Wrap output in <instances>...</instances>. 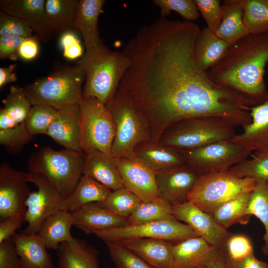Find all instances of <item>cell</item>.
Returning <instances> with one entry per match:
<instances>
[{
    "label": "cell",
    "mask_w": 268,
    "mask_h": 268,
    "mask_svg": "<svg viewBox=\"0 0 268 268\" xmlns=\"http://www.w3.org/2000/svg\"><path fill=\"white\" fill-rule=\"evenodd\" d=\"M200 30L193 22L160 17L141 26L122 51L130 66L118 90L143 114L154 139L181 121L225 117L235 101V92L213 81L196 62Z\"/></svg>",
    "instance_id": "6da1fadb"
},
{
    "label": "cell",
    "mask_w": 268,
    "mask_h": 268,
    "mask_svg": "<svg viewBox=\"0 0 268 268\" xmlns=\"http://www.w3.org/2000/svg\"><path fill=\"white\" fill-rule=\"evenodd\" d=\"M268 62V31L249 34L228 47L206 73L216 83L259 105L268 98L264 81Z\"/></svg>",
    "instance_id": "7a4b0ae2"
},
{
    "label": "cell",
    "mask_w": 268,
    "mask_h": 268,
    "mask_svg": "<svg viewBox=\"0 0 268 268\" xmlns=\"http://www.w3.org/2000/svg\"><path fill=\"white\" fill-rule=\"evenodd\" d=\"M76 65L85 76L82 97H94L106 104L116 92L130 61L123 52L112 51L102 43L86 51Z\"/></svg>",
    "instance_id": "3957f363"
},
{
    "label": "cell",
    "mask_w": 268,
    "mask_h": 268,
    "mask_svg": "<svg viewBox=\"0 0 268 268\" xmlns=\"http://www.w3.org/2000/svg\"><path fill=\"white\" fill-rule=\"evenodd\" d=\"M84 80V73L78 65H62L48 75L26 85L23 89L32 105H46L59 109L79 104Z\"/></svg>",
    "instance_id": "277c9868"
},
{
    "label": "cell",
    "mask_w": 268,
    "mask_h": 268,
    "mask_svg": "<svg viewBox=\"0 0 268 268\" xmlns=\"http://www.w3.org/2000/svg\"><path fill=\"white\" fill-rule=\"evenodd\" d=\"M236 127L229 121L216 117L184 120L169 127L158 143L178 152L198 148L232 140L237 134Z\"/></svg>",
    "instance_id": "5b68a950"
},
{
    "label": "cell",
    "mask_w": 268,
    "mask_h": 268,
    "mask_svg": "<svg viewBox=\"0 0 268 268\" xmlns=\"http://www.w3.org/2000/svg\"><path fill=\"white\" fill-rule=\"evenodd\" d=\"M86 154L82 151L65 148L55 150L43 146L32 153L28 160L30 172L45 176L64 198L72 192L81 176Z\"/></svg>",
    "instance_id": "8992f818"
},
{
    "label": "cell",
    "mask_w": 268,
    "mask_h": 268,
    "mask_svg": "<svg viewBox=\"0 0 268 268\" xmlns=\"http://www.w3.org/2000/svg\"><path fill=\"white\" fill-rule=\"evenodd\" d=\"M105 106L116 126L111 148L114 159L134 155L138 144L152 141L146 119L127 95L117 89Z\"/></svg>",
    "instance_id": "52a82bcc"
},
{
    "label": "cell",
    "mask_w": 268,
    "mask_h": 268,
    "mask_svg": "<svg viewBox=\"0 0 268 268\" xmlns=\"http://www.w3.org/2000/svg\"><path fill=\"white\" fill-rule=\"evenodd\" d=\"M257 181L239 178L229 170L201 175L189 193L188 201L210 214L239 195L252 192Z\"/></svg>",
    "instance_id": "ba28073f"
},
{
    "label": "cell",
    "mask_w": 268,
    "mask_h": 268,
    "mask_svg": "<svg viewBox=\"0 0 268 268\" xmlns=\"http://www.w3.org/2000/svg\"><path fill=\"white\" fill-rule=\"evenodd\" d=\"M79 105L81 150L85 154L99 151L112 156L116 126L105 104L94 97H82Z\"/></svg>",
    "instance_id": "9c48e42d"
},
{
    "label": "cell",
    "mask_w": 268,
    "mask_h": 268,
    "mask_svg": "<svg viewBox=\"0 0 268 268\" xmlns=\"http://www.w3.org/2000/svg\"><path fill=\"white\" fill-rule=\"evenodd\" d=\"M0 110V143L11 154L18 153L31 139L26 120L32 106L23 87L11 86Z\"/></svg>",
    "instance_id": "30bf717a"
},
{
    "label": "cell",
    "mask_w": 268,
    "mask_h": 268,
    "mask_svg": "<svg viewBox=\"0 0 268 268\" xmlns=\"http://www.w3.org/2000/svg\"><path fill=\"white\" fill-rule=\"evenodd\" d=\"M186 164L200 176L228 170L250 156L252 152L241 144L231 140L179 152Z\"/></svg>",
    "instance_id": "8fae6325"
},
{
    "label": "cell",
    "mask_w": 268,
    "mask_h": 268,
    "mask_svg": "<svg viewBox=\"0 0 268 268\" xmlns=\"http://www.w3.org/2000/svg\"><path fill=\"white\" fill-rule=\"evenodd\" d=\"M94 234L104 242L153 238L176 243L200 236L191 227L179 222L176 218L113 228L96 232Z\"/></svg>",
    "instance_id": "7c38bea8"
},
{
    "label": "cell",
    "mask_w": 268,
    "mask_h": 268,
    "mask_svg": "<svg viewBox=\"0 0 268 268\" xmlns=\"http://www.w3.org/2000/svg\"><path fill=\"white\" fill-rule=\"evenodd\" d=\"M25 177L28 182L34 184L38 189L29 193L25 202V220L28 226L21 233L30 235L38 233L47 218L64 210L65 199L42 174L29 171Z\"/></svg>",
    "instance_id": "4fadbf2b"
},
{
    "label": "cell",
    "mask_w": 268,
    "mask_h": 268,
    "mask_svg": "<svg viewBox=\"0 0 268 268\" xmlns=\"http://www.w3.org/2000/svg\"><path fill=\"white\" fill-rule=\"evenodd\" d=\"M123 187L142 202L163 201L159 197L155 172L135 155L115 159Z\"/></svg>",
    "instance_id": "5bb4252c"
},
{
    "label": "cell",
    "mask_w": 268,
    "mask_h": 268,
    "mask_svg": "<svg viewBox=\"0 0 268 268\" xmlns=\"http://www.w3.org/2000/svg\"><path fill=\"white\" fill-rule=\"evenodd\" d=\"M25 172L5 162L0 165V219L18 216L25 218V202L30 193Z\"/></svg>",
    "instance_id": "9a60e30c"
},
{
    "label": "cell",
    "mask_w": 268,
    "mask_h": 268,
    "mask_svg": "<svg viewBox=\"0 0 268 268\" xmlns=\"http://www.w3.org/2000/svg\"><path fill=\"white\" fill-rule=\"evenodd\" d=\"M200 175L187 164L155 172L159 198L172 206L188 201Z\"/></svg>",
    "instance_id": "2e32d148"
},
{
    "label": "cell",
    "mask_w": 268,
    "mask_h": 268,
    "mask_svg": "<svg viewBox=\"0 0 268 268\" xmlns=\"http://www.w3.org/2000/svg\"><path fill=\"white\" fill-rule=\"evenodd\" d=\"M173 215L191 227L209 244L221 250L231 234L219 224L212 216L187 201L172 206Z\"/></svg>",
    "instance_id": "e0dca14e"
},
{
    "label": "cell",
    "mask_w": 268,
    "mask_h": 268,
    "mask_svg": "<svg viewBox=\"0 0 268 268\" xmlns=\"http://www.w3.org/2000/svg\"><path fill=\"white\" fill-rule=\"evenodd\" d=\"M46 0H1L0 11L17 17L32 29L37 38L48 41L54 35L47 21Z\"/></svg>",
    "instance_id": "ac0fdd59"
},
{
    "label": "cell",
    "mask_w": 268,
    "mask_h": 268,
    "mask_svg": "<svg viewBox=\"0 0 268 268\" xmlns=\"http://www.w3.org/2000/svg\"><path fill=\"white\" fill-rule=\"evenodd\" d=\"M252 121L243 126V131L232 140L242 144L252 153L268 155V98L251 107Z\"/></svg>",
    "instance_id": "d6986e66"
},
{
    "label": "cell",
    "mask_w": 268,
    "mask_h": 268,
    "mask_svg": "<svg viewBox=\"0 0 268 268\" xmlns=\"http://www.w3.org/2000/svg\"><path fill=\"white\" fill-rule=\"evenodd\" d=\"M46 134L66 149L81 151L79 104L57 109L56 117Z\"/></svg>",
    "instance_id": "ffe728a7"
},
{
    "label": "cell",
    "mask_w": 268,
    "mask_h": 268,
    "mask_svg": "<svg viewBox=\"0 0 268 268\" xmlns=\"http://www.w3.org/2000/svg\"><path fill=\"white\" fill-rule=\"evenodd\" d=\"M71 214L73 225L87 234L129 225L127 219L113 214L100 202L86 204Z\"/></svg>",
    "instance_id": "44dd1931"
},
{
    "label": "cell",
    "mask_w": 268,
    "mask_h": 268,
    "mask_svg": "<svg viewBox=\"0 0 268 268\" xmlns=\"http://www.w3.org/2000/svg\"><path fill=\"white\" fill-rule=\"evenodd\" d=\"M220 252L200 236L187 239L174 244L173 268L207 267Z\"/></svg>",
    "instance_id": "7402d4cb"
},
{
    "label": "cell",
    "mask_w": 268,
    "mask_h": 268,
    "mask_svg": "<svg viewBox=\"0 0 268 268\" xmlns=\"http://www.w3.org/2000/svg\"><path fill=\"white\" fill-rule=\"evenodd\" d=\"M154 268H173V246L171 242L153 238H134L117 241Z\"/></svg>",
    "instance_id": "603a6c76"
},
{
    "label": "cell",
    "mask_w": 268,
    "mask_h": 268,
    "mask_svg": "<svg viewBox=\"0 0 268 268\" xmlns=\"http://www.w3.org/2000/svg\"><path fill=\"white\" fill-rule=\"evenodd\" d=\"M11 238L18 255L21 268H54L51 257L37 233H15Z\"/></svg>",
    "instance_id": "cb8c5ba5"
},
{
    "label": "cell",
    "mask_w": 268,
    "mask_h": 268,
    "mask_svg": "<svg viewBox=\"0 0 268 268\" xmlns=\"http://www.w3.org/2000/svg\"><path fill=\"white\" fill-rule=\"evenodd\" d=\"M105 1L104 0H79L73 27L80 31L86 51L95 48L103 43L100 37L98 23Z\"/></svg>",
    "instance_id": "d4e9b609"
},
{
    "label": "cell",
    "mask_w": 268,
    "mask_h": 268,
    "mask_svg": "<svg viewBox=\"0 0 268 268\" xmlns=\"http://www.w3.org/2000/svg\"><path fill=\"white\" fill-rule=\"evenodd\" d=\"M83 175L93 178L111 190L124 187L115 159L99 151L86 154Z\"/></svg>",
    "instance_id": "484cf974"
},
{
    "label": "cell",
    "mask_w": 268,
    "mask_h": 268,
    "mask_svg": "<svg viewBox=\"0 0 268 268\" xmlns=\"http://www.w3.org/2000/svg\"><path fill=\"white\" fill-rule=\"evenodd\" d=\"M57 251L59 268H99L98 251L85 240L73 238Z\"/></svg>",
    "instance_id": "4316f807"
},
{
    "label": "cell",
    "mask_w": 268,
    "mask_h": 268,
    "mask_svg": "<svg viewBox=\"0 0 268 268\" xmlns=\"http://www.w3.org/2000/svg\"><path fill=\"white\" fill-rule=\"evenodd\" d=\"M134 155L155 172L185 164L182 154L168 146L152 141L138 144Z\"/></svg>",
    "instance_id": "83f0119b"
},
{
    "label": "cell",
    "mask_w": 268,
    "mask_h": 268,
    "mask_svg": "<svg viewBox=\"0 0 268 268\" xmlns=\"http://www.w3.org/2000/svg\"><path fill=\"white\" fill-rule=\"evenodd\" d=\"M229 46L207 27L201 29L194 47L196 62L202 70L207 71L221 59Z\"/></svg>",
    "instance_id": "f1b7e54d"
},
{
    "label": "cell",
    "mask_w": 268,
    "mask_h": 268,
    "mask_svg": "<svg viewBox=\"0 0 268 268\" xmlns=\"http://www.w3.org/2000/svg\"><path fill=\"white\" fill-rule=\"evenodd\" d=\"M223 15L216 34L230 45L249 34L243 21L241 0H226L221 5Z\"/></svg>",
    "instance_id": "f546056e"
},
{
    "label": "cell",
    "mask_w": 268,
    "mask_h": 268,
    "mask_svg": "<svg viewBox=\"0 0 268 268\" xmlns=\"http://www.w3.org/2000/svg\"><path fill=\"white\" fill-rule=\"evenodd\" d=\"M72 225L71 213L60 210L43 221L37 234L47 248L57 250L62 243L73 238L70 233Z\"/></svg>",
    "instance_id": "4dcf8cb0"
},
{
    "label": "cell",
    "mask_w": 268,
    "mask_h": 268,
    "mask_svg": "<svg viewBox=\"0 0 268 268\" xmlns=\"http://www.w3.org/2000/svg\"><path fill=\"white\" fill-rule=\"evenodd\" d=\"M112 190L93 178L82 175L71 194L65 201L64 210L72 211L91 202H102Z\"/></svg>",
    "instance_id": "1f68e13d"
},
{
    "label": "cell",
    "mask_w": 268,
    "mask_h": 268,
    "mask_svg": "<svg viewBox=\"0 0 268 268\" xmlns=\"http://www.w3.org/2000/svg\"><path fill=\"white\" fill-rule=\"evenodd\" d=\"M79 2L78 0H46L47 19L54 35L73 29Z\"/></svg>",
    "instance_id": "d6a6232c"
},
{
    "label": "cell",
    "mask_w": 268,
    "mask_h": 268,
    "mask_svg": "<svg viewBox=\"0 0 268 268\" xmlns=\"http://www.w3.org/2000/svg\"><path fill=\"white\" fill-rule=\"evenodd\" d=\"M251 194V192L242 193L221 205L210 214L226 229L237 223L246 224L251 216L247 213Z\"/></svg>",
    "instance_id": "836d02e7"
},
{
    "label": "cell",
    "mask_w": 268,
    "mask_h": 268,
    "mask_svg": "<svg viewBox=\"0 0 268 268\" xmlns=\"http://www.w3.org/2000/svg\"><path fill=\"white\" fill-rule=\"evenodd\" d=\"M243 21L249 33L268 31V0H241Z\"/></svg>",
    "instance_id": "e575fe53"
},
{
    "label": "cell",
    "mask_w": 268,
    "mask_h": 268,
    "mask_svg": "<svg viewBox=\"0 0 268 268\" xmlns=\"http://www.w3.org/2000/svg\"><path fill=\"white\" fill-rule=\"evenodd\" d=\"M247 213L255 215L260 219L264 226L265 233L263 237L265 241L262 251L265 255H268V181L257 182L251 192V198Z\"/></svg>",
    "instance_id": "d590c367"
},
{
    "label": "cell",
    "mask_w": 268,
    "mask_h": 268,
    "mask_svg": "<svg viewBox=\"0 0 268 268\" xmlns=\"http://www.w3.org/2000/svg\"><path fill=\"white\" fill-rule=\"evenodd\" d=\"M174 218L172 206L166 202L141 201L127 220L129 225H135Z\"/></svg>",
    "instance_id": "8d00e7d4"
},
{
    "label": "cell",
    "mask_w": 268,
    "mask_h": 268,
    "mask_svg": "<svg viewBox=\"0 0 268 268\" xmlns=\"http://www.w3.org/2000/svg\"><path fill=\"white\" fill-rule=\"evenodd\" d=\"M141 201L124 187L113 191L105 201L100 202L113 214L127 219Z\"/></svg>",
    "instance_id": "74e56055"
},
{
    "label": "cell",
    "mask_w": 268,
    "mask_h": 268,
    "mask_svg": "<svg viewBox=\"0 0 268 268\" xmlns=\"http://www.w3.org/2000/svg\"><path fill=\"white\" fill-rule=\"evenodd\" d=\"M250 159L237 164L229 170L239 178H249L257 182L268 181V155L251 153Z\"/></svg>",
    "instance_id": "f35d334b"
},
{
    "label": "cell",
    "mask_w": 268,
    "mask_h": 268,
    "mask_svg": "<svg viewBox=\"0 0 268 268\" xmlns=\"http://www.w3.org/2000/svg\"><path fill=\"white\" fill-rule=\"evenodd\" d=\"M57 109L42 105L32 106L26 120V129L32 136L37 134H46L49 127L55 119Z\"/></svg>",
    "instance_id": "ab89813d"
},
{
    "label": "cell",
    "mask_w": 268,
    "mask_h": 268,
    "mask_svg": "<svg viewBox=\"0 0 268 268\" xmlns=\"http://www.w3.org/2000/svg\"><path fill=\"white\" fill-rule=\"evenodd\" d=\"M116 268H154L117 241L105 242Z\"/></svg>",
    "instance_id": "60d3db41"
},
{
    "label": "cell",
    "mask_w": 268,
    "mask_h": 268,
    "mask_svg": "<svg viewBox=\"0 0 268 268\" xmlns=\"http://www.w3.org/2000/svg\"><path fill=\"white\" fill-rule=\"evenodd\" d=\"M224 258L232 261L245 259L254 254L250 238L243 234H231L221 250Z\"/></svg>",
    "instance_id": "b9f144b4"
},
{
    "label": "cell",
    "mask_w": 268,
    "mask_h": 268,
    "mask_svg": "<svg viewBox=\"0 0 268 268\" xmlns=\"http://www.w3.org/2000/svg\"><path fill=\"white\" fill-rule=\"evenodd\" d=\"M152 2L159 7L162 17H166L171 11H175L186 21L192 22L200 16L194 0H154Z\"/></svg>",
    "instance_id": "7bdbcfd3"
},
{
    "label": "cell",
    "mask_w": 268,
    "mask_h": 268,
    "mask_svg": "<svg viewBox=\"0 0 268 268\" xmlns=\"http://www.w3.org/2000/svg\"><path fill=\"white\" fill-rule=\"evenodd\" d=\"M33 31L22 19L0 10V36L27 38L32 36Z\"/></svg>",
    "instance_id": "ee69618b"
},
{
    "label": "cell",
    "mask_w": 268,
    "mask_h": 268,
    "mask_svg": "<svg viewBox=\"0 0 268 268\" xmlns=\"http://www.w3.org/2000/svg\"><path fill=\"white\" fill-rule=\"evenodd\" d=\"M207 27L215 33L221 21L223 11L219 0H194Z\"/></svg>",
    "instance_id": "f6af8a7d"
},
{
    "label": "cell",
    "mask_w": 268,
    "mask_h": 268,
    "mask_svg": "<svg viewBox=\"0 0 268 268\" xmlns=\"http://www.w3.org/2000/svg\"><path fill=\"white\" fill-rule=\"evenodd\" d=\"M60 43L66 58L73 60L82 56L83 49L80 41L72 30L61 34Z\"/></svg>",
    "instance_id": "bcb514c9"
},
{
    "label": "cell",
    "mask_w": 268,
    "mask_h": 268,
    "mask_svg": "<svg viewBox=\"0 0 268 268\" xmlns=\"http://www.w3.org/2000/svg\"><path fill=\"white\" fill-rule=\"evenodd\" d=\"M0 268H21L19 258L11 238L0 243Z\"/></svg>",
    "instance_id": "7dc6e473"
},
{
    "label": "cell",
    "mask_w": 268,
    "mask_h": 268,
    "mask_svg": "<svg viewBox=\"0 0 268 268\" xmlns=\"http://www.w3.org/2000/svg\"><path fill=\"white\" fill-rule=\"evenodd\" d=\"M25 38L0 36V58L16 61L19 57V48Z\"/></svg>",
    "instance_id": "c3c4849f"
},
{
    "label": "cell",
    "mask_w": 268,
    "mask_h": 268,
    "mask_svg": "<svg viewBox=\"0 0 268 268\" xmlns=\"http://www.w3.org/2000/svg\"><path fill=\"white\" fill-rule=\"evenodd\" d=\"M25 221L24 217L15 216L0 220V243L10 238Z\"/></svg>",
    "instance_id": "681fc988"
},
{
    "label": "cell",
    "mask_w": 268,
    "mask_h": 268,
    "mask_svg": "<svg viewBox=\"0 0 268 268\" xmlns=\"http://www.w3.org/2000/svg\"><path fill=\"white\" fill-rule=\"evenodd\" d=\"M39 50L36 38L32 36L25 38L19 48V57L26 61L33 60L37 57Z\"/></svg>",
    "instance_id": "f907efd6"
},
{
    "label": "cell",
    "mask_w": 268,
    "mask_h": 268,
    "mask_svg": "<svg viewBox=\"0 0 268 268\" xmlns=\"http://www.w3.org/2000/svg\"><path fill=\"white\" fill-rule=\"evenodd\" d=\"M224 259L228 268H268V265L257 259L254 254L238 261Z\"/></svg>",
    "instance_id": "816d5d0a"
},
{
    "label": "cell",
    "mask_w": 268,
    "mask_h": 268,
    "mask_svg": "<svg viewBox=\"0 0 268 268\" xmlns=\"http://www.w3.org/2000/svg\"><path fill=\"white\" fill-rule=\"evenodd\" d=\"M16 66L15 64H12L9 65L8 67H2L0 68V88L6 84L17 80V77L14 72Z\"/></svg>",
    "instance_id": "f5cc1de1"
},
{
    "label": "cell",
    "mask_w": 268,
    "mask_h": 268,
    "mask_svg": "<svg viewBox=\"0 0 268 268\" xmlns=\"http://www.w3.org/2000/svg\"><path fill=\"white\" fill-rule=\"evenodd\" d=\"M207 268H228L221 251L207 266Z\"/></svg>",
    "instance_id": "db71d44e"
},
{
    "label": "cell",
    "mask_w": 268,
    "mask_h": 268,
    "mask_svg": "<svg viewBox=\"0 0 268 268\" xmlns=\"http://www.w3.org/2000/svg\"><path fill=\"white\" fill-rule=\"evenodd\" d=\"M197 268H207V267H200Z\"/></svg>",
    "instance_id": "11a10c76"
}]
</instances>
